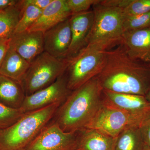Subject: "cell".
Listing matches in <instances>:
<instances>
[{
	"mask_svg": "<svg viewBox=\"0 0 150 150\" xmlns=\"http://www.w3.org/2000/svg\"><path fill=\"white\" fill-rule=\"evenodd\" d=\"M94 17L93 10L72 15L70 17L72 38L67 57L68 60L77 56L86 47L93 25Z\"/></svg>",
	"mask_w": 150,
	"mask_h": 150,
	"instance_id": "obj_10",
	"label": "cell"
},
{
	"mask_svg": "<svg viewBox=\"0 0 150 150\" xmlns=\"http://www.w3.org/2000/svg\"><path fill=\"white\" fill-rule=\"evenodd\" d=\"M103 101V89L97 77L73 91L59 108L54 121L66 132L85 129Z\"/></svg>",
	"mask_w": 150,
	"mask_h": 150,
	"instance_id": "obj_2",
	"label": "cell"
},
{
	"mask_svg": "<svg viewBox=\"0 0 150 150\" xmlns=\"http://www.w3.org/2000/svg\"><path fill=\"white\" fill-rule=\"evenodd\" d=\"M117 138L96 129H83L78 132L76 143L73 150H114Z\"/></svg>",
	"mask_w": 150,
	"mask_h": 150,
	"instance_id": "obj_16",
	"label": "cell"
},
{
	"mask_svg": "<svg viewBox=\"0 0 150 150\" xmlns=\"http://www.w3.org/2000/svg\"><path fill=\"white\" fill-rule=\"evenodd\" d=\"M11 38H0V67L10 46Z\"/></svg>",
	"mask_w": 150,
	"mask_h": 150,
	"instance_id": "obj_29",
	"label": "cell"
},
{
	"mask_svg": "<svg viewBox=\"0 0 150 150\" xmlns=\"http://www.w3.org/2000/svg\"><path fill=\"white\" fill-rule=\"evenodd\" d=\"M139 129L143 141L150 149V115L142 122Z\"/></svg>",
	"mask_w": 150,
	"mask_h": 150,
	"instance_id": "obj_26",
	"label": "cell"
},
{
	"mask_svg": "<svg viewBox=\"0 0 150 150\" xmlns=\"http://www.w3.org/2000/svg\"><path fill=\"white\" fill-rule=\"evenodd\" d=\"M78 132H66L55 121L48 123L25 150H73Z\"/></svg>",
	"mask_w": 150,
	"mask_h": 150,
	"instance_id": "obj_8",
	"label": "cell"
},
{
	"mask_svg": "<svg viewBox=\"0 0 150 150\" xmlns=\"http://www.w3.org/2000/svg\"><path fill=\"white\" fill-rule=\"evenodd\" d=\"M30 65L10 46L0 67V74L20 83Z\"/></svg>",
	"mask_w": 150,
	"mask_h": 150,
	"instance_id": "obj_18",
	"label": "cell"
},
{
	"mask_svg": "<svg viewBox=\"0 0 150 150\" xmlns=\"http://www.w3.org/2000/svg\"><path fill=\"white\" fill-rule=\"evenodd\" d=\"M72 15L89 11L91 6L100 2V0H67Z\"/></svg>",
	"mask_w": 150,
	"mask_h": 150,
	"instance_id": "obj_25",
	"label": "cell"
},
{
	"mask_svg": "<svg viewBox=\"0 0 150 150\" xmlns=\"http://www.w3.org/2000/svg\"><path fill=\"white\" fill-rule=\"evenodd\" d=\"M21 14V9L17 4L0 12V38L11 37Z\"/></svg>",
	"mask_w": 150,
	"mask_h": 150,
	"instance_id": "obj_20",
	"label": "cell"
},
{
	"mask_svg": "<svg viewBox=\"0 0 150 150\" xmlns=\"http://www.w3.org/2000/svg\"><path fill=\"white\" fill-rule=\"evenodd\" d=\"M142 150H150V149L145 144L144 146V147L143 148Z\"/></svg>",
	"mask_w": 150,
	"mask_h": 150,
	"instance_id": "obj_32",
	"label": "cell"
},
{
	"mask_svg": "<svg viewBox=\"0 0 150 150\" xmlns=\"http://www.w3.org/2000/svg\"><path fill=\"white\" fill-rule=\"evenodd\" d=\"M68 59H56L44 51L31 63L21 82L25 96L47 87L66 72Z\"/></svg>",
	"mask_w": 150,
	"mask_h": 150,
	"instance_id": "obj_5",
	"label": "cell"
},
{
	"mask_svg": "<svg viewBox=\"0 0 150 150\" xmlns=\"http://www.w3.org/2000/svg\"><path fill=\"white\" fill-rule=\"evenodd\" d=\"M131 0H103L100 4L103 5L123 9L131 2Z\"/></svg>",
	"mask_w": 150,
	"mask_h": 150,
	"instance_id": "obj_28",
	"label": "cell"
},
{
	"mask_svg": "<svg viewBox=\"0 0 150 150\" xmlns=\"http://www.w3.org/2000/svg\"><path fill=\"white\" fill-rule=\"evenodd\" d=\"M25 96L20 83L0 74V103L12 108H20Z\"/></svg>",
	"mask_w": 150,
	"mask_h": 150,
	"instance_id": "obj_17",
	"label": "cell"
},
{
	"mask_svg": "<svg viewBox=\"0 0 150 150\" xmlns=\"http://www.w3.org/2000/svg\"><path fill=\"white\" fill-rule=\"evenodd\" d=\"M145 97H146V98L148 101L150 102V90L147 93L145 96Z\"/></svg>",
	"mask_w": 150,
	"mask_h": 150,
	"instance_id": "obj_31",
	"label": "cell"
},
{
	"mask_svg": "<svg viewBox=\"0 0 150 150\" xmlns=\"http://www.w3.org/2000/svg\"><path fill=\"white\" fill-rule=\"evenodd\" d=\"M96 77L104 90L145 96L150 90V64L131 58L121 44L106 51Z\"/></svg>",
	"mask_w": 150,
	"mask_h": 150,
	"instance_id": "obj_1",
	"label": "cell"
},
{
	"mask_svg": "<svg viewBox=\"0 0 150 150\" xmlns=\"http://www.w3.org/2000/svg\"><path fill=\"white\" fill-rule=\"evenodd\" d=\"M150 27V12L139 15H125L123 23V32L135 31Z\"/></svg>",
	"mask_w": 150,
	"mask_h": 150,
	"instance_id": "obj_23",
	"label": "cell"
},
{
	"mask_svg": "<svg viewBox=\"0 0 150 150\" xmlns=\"http://www.w3.org/2000/svg\"><path fill=\"white\" fill-rule=\"evenodd\" d=\"M67 0H53L42 11L40 16L28 31L44 33L71 16Z\"/></svg>",
	"mask_w": 150,
	"mask_h": 150,
	"instance_id": "obj_14",
	"label": "cell"
},
{
	"mask_svg": "<svg viewBox=\"0 0 150 150\" xmlns=\"http://www.w3.org/2000/svg\"><path fill=\"white\" fill-rule=\"evenodd\" d=\"M65 73L51 85L25 96L21 107L22 110L25 112H30L64 102L71 91L68 88Z\"/></svg>",
	"mask_w": 150,
	"mask_h": 150,
	"instance_id": "obj_9",
	"label": "cell"
},
{
	"mask_svg": "<svg viewBox=\"0 0 150 150\" xmlns=\"http://www.w3.org/2000/svg\"><path fill=\"white\" fill-rule=\"evenodd\" d=\"M100 2L93 7V23L86 46L107 51L121 44L125 15L122 9Z\"/></svg>",
	"mask_w": 150,
	"mask_h": 150,
	"instance_id": "obj_4",
	"label": "cell"
},
{
	"mask_svg": "<svg viewBox=\"0 0 150 150\" xmlns=\"http://www.w3.org/2000/svg\"></svg>",
	"mask_w": 150,
	"mask_h": 150,
	"instance_id": "obj_33",
	"label": "cell"
},
{
	"mask_svg": "<svg viewBox=\"0 0 150 150\" xmlns=\"http://www.w3.org/2000/svg\"><path fill=\"white\" fill-rule=\"evenodd\" d=\"M17 4L21 9V14L14 33L28 31L37 20L42 11V10L34 6H21L18 2Z\"/></svg>",
	"mask_w": 150,
	"mask_h": 150,
	"instance_id": "obj_21",
	"label": "cell"
},
{
	"mask_svg": "<svg viewBox=\"0 0 150 150\" xmlns=\"http://www.w3.org/2000/svg\"><path fill=\"white\" fill-rule=\"evenodd\" d=\"M145 145L139 127L132 126L119 134L114 150H142Z\"/></svg>",
	"mask_w": 150,
	"mask_h": 150,
	"instance_id": "obj_19",
	"label": "cell"
},
{
	"mask_svg": "<svg viewBox=\"0 0 150 150\" xmlns=\"http://www.w3.org/2000/svg\"><path fill=\"white\" fill-rule=\"evenodd\" d=\"M69 18L43 33L44 51L60 60L67 59L71 42Z\"/></svg>",
	"mask_w": 150,
	"mask_h": 150,
	"instance_id": "obj_11",
	"label": "cell"
},
{
	"mask_svg": "<svg viewBox=\"0 0 150 150\" xmlns=\"http://www.w3.org/2000/svg\"><path fill=\"white\" fill-rule=\"evenodd\" d=\"M18 2L16 0H0V12L15 6Z\"/></svg>",
	"mask_w": 150,
	"mask_h": 150,
	"instance_id": "obj_30",
	"label": "cell"
},
{
	"mask_svg": "<svg viewBox=\"0 0 150 150\" xmlns=\"http://www.w3.org/2000/svg\"><path fill=\"white\" fill-rule=\"evenodd\" d=\"M123 11L126 16L148 13L150 12V0H131L130 4Z\"/></svg>",
	"mask_w": 150,
	"mask_h": 150,
	"instance_id": "obj_24",
	"label": "cell"
},
{
	"mask_svg": "<svg viewBox=\"0 0 150 150\" xmlns=\"http://www.w3.org/2000/svg\"><path fill=\"white\" fill-rule=\"evenodd\" d=\"M121 44L131 58L150 63V27L123 33Z\"/></svg>",
	"mask_w": 150,
	"mask_h": 150,
	"instance_id": "obj_13",
	"label": "cell"
},
{
	"mask_svg": "<svg viewBox=\"0 0 150 150\" xmlns=\"http://www.w3.org/2000/svg\"><path fill=\"white\" fill-rule=\"evenodd\" d=\"M10 46L30 64L44 51L43 33L25 31L14 33Z\"/></svg>",
	"mask_w": 150,
	"mask_h": 150,
	"instance_id": "obj_12",
	"label": "cell"
},
{
	"mask_svg": "<svg viewBox=\"0 0 150 150\" xmlns=\"http://www.w3.org/2000/svg\"><path fill=\"white\" fill-rule=\"evenodd\" d=\"M150 113H133L103 101L99 109L85 129L98 130L117 138L123 130L132 126L139 127Z\"/></svg>",
	"mask_w": 150,
	"mask_h": 150,
	"instance_id": "obj_7",
	"label": "cell"
},
{
	"mask_svg": "<svg viewBox=\"0 0 150 150\" xmlns=\"http://www.w3.org/2000/svg\"><path fill=\"white\" fill-rule=\"evenodd\" d=\"M25 113L21 108H12L0 103V129L11 126Z\"/></svg>",
	"mask_w": 150,
	"mask_h": 150,
	"instance_id": "obj_22",
	"label": "cell"
},
{
	"mask_svg": "<svg viewBox=\"0 0 150 150\" xmlns=\"http://www.w3.org/2000/svg\"><path fill=\"white\" fill-rule=\"evenodd\" d=\"M103 98L105 102L127 112L150 113V102L144 96L117 93L103 90Z\"/></svg>",
	"mask_w": 150,
	"mask_h": 150,
	"instance_id": "obj_15",
	"label": "cell"
},
{
	"mask_svg": "<svg viewBox=\"0 0 150 150\" xmlns=\"http://www.w3.org/2000/svg\"><path fill=\"white\" fill-rule=\"evenodd\" d=\"M53 0H21L18 1L20 5H31L34 6L42 10L44 9L48 6Z\"/></svg>",
	"mask_w": 150,
	"mask_h": 150,
	"instance_id": "obj_27",
	"label": "cell"
},
{
	"mask_svg": "<svg viewBox=\"0 0 150 150\" xmlns=\"http://www.w3.org/2000/svg\"><path fill=\"white\" fill-rule=\"evenodd\" d=\"M62 104L56 103L25 112L11 126L0 129V150H25L53 119Z\"/></svg>",
	"mask_w": 150,
	"mask_h": 150,
	"instance_id": "obj_3",
	"label": "cell"
},
{
	"mask_svg": "<svg viewBox=\"0 0 150 150\" xmlns=\"http://www.w3.org/2000/svg\"><path fill=\"white\" fill-rule=\"evenodd\" d=\"M106 51L90 46L68 60L66 71L68 88L71 91L96 77L103 69Z\"/></svg>",
	"mask_w": 150,
	"mask_h": 150,
	"instance_id": "obj_6",
	"label": "cell"
}]
</instances>
